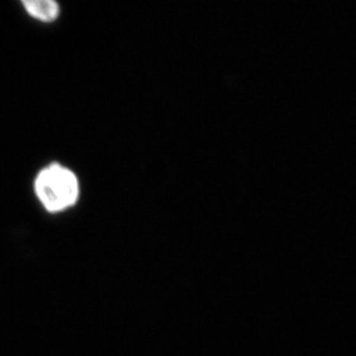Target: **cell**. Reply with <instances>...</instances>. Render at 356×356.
<instances>
[{"mask_svg":"<svg viewBox=\"0 0 356 356\" xmlns=\"http://www.w3.org/2000/svg\"><path fill=\"white\" fill-rule=\"evenodd\" d=\"M35 192L47 211L60 212L76 203L80 185L71 170L59 164H51L38 173Z\"/></svg>","mask_w":356,"mask_h":356,"instance_id":"cell-1","label":"cell"},{"mask_svg":"<svg viewBox=\"0 0 356 356\" xmlns=\"http://www.w3.org/2000/svg\"><path fill=\"white\" fill-rule=\"evenodd\" d=\"M22 3L31 17L44 22L54 21L59 14V6L52 0H24Z\"/></svg>","mask_w":356,"mask_h":356,"instance_id":"cell-2","label":"cell"}]
</instances>
